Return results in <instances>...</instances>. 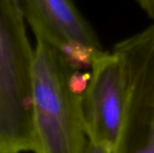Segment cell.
<instances>
[{
    "mask_svg": "<svg viewBox=\"0 0 154 153\" xmlns=\"http://www.w3.org/2000/svg\"><path fill=\"white\" fill-rule=\"evenodd\" d=\"M127 80L125 114L112 153H154V24L114 47Z\"/></svg>",
    "mask_w": 154,
    "mask_h": 153,
    "instance_id": "3",
    "label": "cell"
},
{
    "mask_svg": "<svg viewBox=\"0 0 154 153\" xmlns=\"http://www.w3.org/2000/svg\"><path fill=\"white\" fill-rule=\"evenodd\" d=\"M34 50L24 17L0 0V153L32 151Z\"/></svg>",
    "mask_w": 154,
    "mask_h": 153,
    "instance_id": "2",
    "label": "cell"
},
{
    "mask_svg": "<svg viewBox=\"0 0 154 153\" xmlns=\"http://www.w3.org/2000/svg\"><path fill=\"white\" fill-rule=\"evenodd\" d=\"M143 10L154 20V0H136Z\"/></svg>",
    "mask_w": 154,
    "mask_h": 153,
    "instance_id": "7",
    "label": "cell"
},
{
    "mask_svg": "<svg viewBox=\"0 0 154 153\" xmlns=\"http://www.w3.org/2000/svg\"><path fill=\"white\" fill-rule=\"evenodd\" d=\"M77 69L59 50L37 40L34 50L33 153H85L88 136Z\"/></svg>",
    "mask_w": 154,
    "mask_h": 153,
    "instance_id": "1",
    "label": "cell"
},
{
    "mask_svg": "<svg viewBox=\"0 0 154 153\" xmlns=\"http://www.w3.org/2000/svg\"><path fill=\"white\" fill-rule=\"evenodd\" d=\"M91 77L83 95L88 140L112 151L123 125L127 97L124 60L113 50L93 59Z\"/></svg>",
    "mask_w": 154,
    "mask_h": 153,
    "instance_id": "5",
    "label": "cell"
},
{
    "mask_svg": "<svg viewBox=\"0 0 154 153\" xmlns=\"http://www.w3.org/2000/svg\"><path fill=\"white\" fill-rule=\"evenodd\" d=\"M85 153H112V151L106 147H104L100 144H97L88 140V143Z\"/></svg>",
    "mask_w": 154,
    "mask_h": 153,
    "instance_id": "6",
    "label": "cell"
},
{
    "mask_svg": "<svg viewBox=\"0 0 154 153\" xmlns=\"http://www.w3.org/2000/svg\"><path fill=\"white\" fill-rule=\"evenodd\" d=\"M11 3L14 5V6L16 8L17 11H19L20 13H22V9H21V4H20V0H10ZM23 14V13H22Z\"/></svg>",
    "mask_w": 154,
    "mask_h": 153,
    "instance_id": "8",
    "label": "cell"
},
{
    "mask_svg": "<svg viewBox=\"0 0 154 153\" xmlns=\"http://www.w3.org/2000/svg\"><path fill=\"white\" fill-rule=\"evenodd\" d=\"M20 4L36 40L59 50L77 69L91 68L103 49L73 0H20Z\"/></svg>",
    "mask_w": 154,
    "mask_h": 153,
    "instance_id": "4",
    "label": "cell"
}]
</instances>
